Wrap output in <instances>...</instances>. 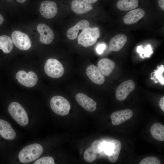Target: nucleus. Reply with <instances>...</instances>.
Listing matches in <instances>:
<instances>
[{"label": "nucleus", "mask_w": 164, "mask_h": 164, "mask_svg": "<svg viewBox=\"0 0 164 164\" xmlns=\"http://www.w3.org/2000/svg\"><path fill=\"white\" fill-rule=\"evenodd\" d=\"M164 66L162 65L158 68L157 70L154 72V76L155 77L158 79L161 83L164 85V79L163 75L164 73Z\"/></svg>", "instance_id": "obj_26"}, {"label": "nucleus", "mask_w": 164, "mask_h": 164, "mask_svg": "<svg viewBox=\"0 0 164 164\" xmlns=\"http://www.w3.org/2000/svg\"><path fill=\"white\" fill-rule=\"evenodd\" d=\"M138 5V0H119L116 6L121 11H129L136 8Z\"/></svg>", "instance_id": "obj_23"}, {"label": "nucleus", "mask_w": 164, "mask_h": 164, "mask_svg": "<svg viewBox=\"0 0 164 164\" xmlns=\"http://www.w3.org/2000/svg\"><path fill=\"white\" fill-rule=\"evenodd\" d=\"M72 10L78 14H84L92 9V5L81 0H73L71 3Z\"/></svg>", "instance_id": "obj_20"}, {"label": "nucleus", "mask_w": 164, "mask_h": 164, "mask_svg": "<svg viewBox=\"0 0 164 164\" xmlns=\"http://www.w3.org/2000/svg\"><path fill=\"white\" fill-rule=\"evenodd\" d=\"M100 36V32L97 27H87L83 29L77 38L78 44L85 47L93 45Z\"/></svg>", "instance_id": "obj_2"}, {"label": "nucleus", "mask_w": 164, "mask_h": 164, "mask_svg": "<svg viewBox=\"0 0 164 164\" xmlns=\"http://www.w3.org/2000/svg\"><path fill=\"white\" fill-rule=\"evenodd\" d=\"M127 41L126 36L119 34L111 38L109 43V46L112 51L115 52L120 50L124 46Z\"/></svg>", "instance_id": "obj_17"}, {"label": "nucleus", "mask_w": 164, "mask_h": 164, "mask_svg": "<svg viewBox=\"0 0 164 164\" xmlns=\"http://www.w3.org/2000/svg\"><path fill=\"white\" fill-rule=\"evenodd\" d=\"M89 22L86 20H83L78 22L74 26L68 30L67 33V38L70 40H73L77 36L79 30H83L89 26Z\"/></svg>", "instance_id": "obj_21"}, {"label": "nucleus", "mask_w": 164, "mask_h": 164, "mask_svg": "<svg viewBox=\"0 0 164 164\" xmlns=\"http://www.w3.org/2000/svg\"><path fill=\"white\" fill-rule=\"evenodd\" d=\"M13 43L19 49L22 50H29L31 46V42L29 36L21 31L15 30L12 34Z\"/></svg>", "instance_id": "obj_7"}, {"label": "nucleus", "mask_w": 164, "mask_h": 164, "mask_svg": "<svg viewBox=\"0 0 164 164\" xmlns=\"http://www.w3.org/2000/svg\"><path fill=\"white\" fill-rule=\"evenodd\" d=\"M8 111L13 118L20 125L24 126L28 124L27 114L22 106L18 103H11L8 107Z\"/></svg>", "instance_id": "obj_3"}, {"label": "nucleus", "mask_w": 164, "mask_h": 164, "mask_svg": "<svg viewBox=\"0 0 164 164\" xmlns=\"http://www.w3.org/2000/svg\"><path fill=\"white\" fill-rule=\"evenodd\" d=\"M44 70L48 76L55 78L61 77L64 73V68L62 63L54 58L47 60L44 65Z\"/></svg>", "instance_id": "obj_5"}, {"label": "nucleus", "mask_w": 164, "mask_h": 164, "mask_svg": "<svg viewBox=\"0 0 164 164\" xmlns=\"http://www.w3.org/2000/svg\"><path fill=\"white\" fill-rule=\"evenodd\" d=\"M121 147V142L115 139L110 140L109 142L102 143L103 151L108 155L109 160L113 163L118 160Z\"/></svg>", "instance_id": "obj_6"}, {"label": "nucleus", "mask_w": 164, "mask_h": 164, "mask_svg": "<svg viewBox=\"0 0 164 164\" xmlns=\"http://www.w3.org/2000/svg\"><path fill=\"white\" fill-rule=\"evenodd\" d=\"M97 67L105 76H109L112 72L115 67V63L108 58H103L100 60L97 64Z\"/></svg>", "instance_id": "obj_19"}, {"label": "nucleus", "mask_w": 164, "mask_h": 164, "mask_svg": "<svg viewBox=\"0 0 164 164\" xmlns=\"http://www.w3.org/2000/svg\"><path fill=\"white\" fill-rule=\"evenodd\" d=\"M16 78L21 84L29 87L34 86L37 83L38 80L37 76L34 72L29 71L27 73L23 70L17 72Z\"/></svg>", "instance_id": "obj_9"}, {"label": "nucleus", "mask_w": 164, "mask_h": 164, "mask_svg": "<svg viewBox=\"0 0 164 164\" xmlns=\"http://www.w3.org/2000/svg\"><path fill=\"white\" fill-rule=\"evenodd\" d=\"M3 16L0 14V25L3 22Z\"/></svg>", "instance_id": "obj_33"}, {"label": "nucleus", "mask_w": 164, "mask_h": 164, "mask_svg": "<svg viewBox=\"0 0 164 164\" xmlns=\"http://www.w3.org/2000/svg\"><path fill=\"white\" fill-rule=\"evenodd\" d=\"M9 0V1H10V0Z\"/></svg>", "instance_id": "obj_35"}, {"label": "nucleus", "mask_w": 164, "mask_h": 164, "mask_svg": "<svg viewBox=\"0 0 164 164\" xmlns=\"http://www.w3.org/2000/svg\"><path fill=\"white\" fill-rule=\"evenodd\" d=\"M135 87L134 82L131 80H127L121 84L116 91V97L119 101L125 100Z\"/></svg>", "instance_id": "obj_10"}, {"label": "nucleus", "mask_w": 164, "mask_h": 164, "mask_svg": "<svg viewBox=\"0 0 164 164\" xmlns=\"http://www.w3.org/2000/svg\"><path fill=\"white\" fill-rule=\"evenodd\" d=\"M88 4H93L96 2L97 0H81Z\"/></svg>", "instance_id": "obj_32"}, {"label": "nucleus", "mask_w": 164, "mask_h": 164, "mask_svg": "<svg viewBox=\"0 0 164 164\" xmlns=\"http://www.w3.org/2000/svg\"><path fill=\"white\" fill-rule=\"evenodd\" d=\"M137 51L140 53L141 56H142V53L145 51L144 54L146 57H148L152 52L150 45H147L145 50L143 49L141 46H138L137 48Z\"/></svg>", "instance_id": "obj_28"}, {"label": "nucleus", "mask_w": 164, "mask_h": 164, "mask_svg": "<svg viewBox=\"0 0 164 164\" xmlns=\"http://www.w3.org/2000/svg\"><path fill=\"white\" fill-rule=\"evenodd\" d=\"M50 104L52 111L56 114L61 116L67 115L70 109V105L68 101L60 96L53 97Z\"/></svg>", "instance_id": "obj_4"}, {"label": "nucleus", "mask_w": 164, "mask_h": 164, "mask_svg": "<svg viewBox=\"0 0 164 164\" xmlns=\"http://www.w3.org/2000/svg\"><path fill=\"white\" fill-rule=\"evenodd\" d=\"M145 12L141 8L137 9L127 13L123 18L124 23L131 25L137 22L145 15Z\"/></svg>", "instance_id": "obj_16"}, {"label": "nucleus", "mask_w": 164, "mask_h": 164, "mask_svg": "<svg viewBox=\"0 0 164 164\" xmlns=\"http://www.w3.org/2000/svg\"><path fill=\"white\" fill-rule=\"evenodd\" d=\"M13 47V42L9 36L5 35L0 36V49L4 53H10Z\"/></svg>", "instance_id": "obj_24"}, {"label": "nucleus", "mask_w": 164, "mask_h": 164, "mask_svg": "<svg viewBox=\"0 0 164 164\" xmlns=\"http://www.w3.org/2000/svg\"><path fill=\"white\" fill-rule=\"evenodd\" d=\"M18 2L20 3H23L25 2L26 0H16Z\"/></svg>", "instance_id": "obj_34"}, {"label": "nucleus", "mask_w": 164, "mask_h": 164, "mask_svg": "<svg viewBox=\"0 0 164 164\" xmlns=\"http://www.w3.org/2000/svg\"><path fill=\"white\" fill-rule=\"evenodd\" d=\"M75 99L78 104L86 111L93 112L96 110V102L86 94L78 93L76 94Z\"/></svg>", "instance_id": "obj_12"}, {"label": "nucleus", "mask_w": 164, "mask_h": 164, "mask_svg": "<svg viewBox=\"0 0 164 164\" xmlns=\"http://www.w3.org/2000/svg\"><path fill=\"white\" fill-rule=\"evenodd\" d=\"M43 148L38 143L31 144L24 147L19 152L18 158L20 162L27 163L35 160L42 154Z\"/></svg>", "instance_id": "obj_1"}, {"label": "nucleus", "mask_w": 164, "mask_h": 164, "mask_svg": "<svg viewBox=\"0 0 164 164\" xmlns=\"http://www.w3.org/2000/svg\"><path fill=\"white\" fill-rule=\"evenodd\" d=\"M159 105L163 111H164V97H162L159 102Z\"/></svg>", "instance_id": "obj_30"}, {"label": "nucleus", "mask_w": 164, "mask_h": 164, "mask_svg": "<svg viewBox=\"0 0 164 164\" xmlns=\"http://www.w3.org/2000/svg\"><path fill=\"white\" fill-rule=\"evenodd\" d=\"M150 133L152 136L159 141L164 140V126L159 123L153 124L151 128Z\"/></svg>", "instance_id": "obj_22"}, {"label": "nucleus", "mask_w": 164, "mask_h": 164, "mask_svg": "<svg viewBox=\"0 0 164 164\" xmlns=\"http://www.w3.org/2000/svg\"><path fill=\"white\" fill-rule=\"evenodd\" d=\"M139 164H160L161 162L159 159L154 156H149L143 159Z\"/></svg>", "instance_id": "obj_25"}, {"label": "nucleus", "mask_w": 164, "mask_h": 164, "mask_svg": "<svg viewBox=\"0 0 164 164\" xmlns=\"http://www.w3.org/2000/svg\"><path fill=\"white\" fill-rule=\"evenodd\" d=\"M103 151L102 142L99 140H95L84 152V159L88 162H92L97 158L101 157Z\"/></svg>", "instance_id": "obj_8"}, {"label": "nucleus", "mask_w": 164, "mask_h": 164, "mask_svg": "<svg viewBox=\"0 0 164 164\" xmlns=\"http://www.w3.org/2000/svg\"><path fill=\"white\" fill-rule=\"evenodd\" d=\"M37 29L40 34L39 39L42 43L49 44L52 42L54 34L52 29L48 26L40 23L37 26Z\"/></svg>", "instance_id": "obj_13"}, {"label": "nucleus", "mask_w": 164, "mask_h": 164, "mask_svg": "<svg viewBox=\"0 0 164 164\" xmlns=\"http://www.w3.org/2000/svg\"><path fill=\"white\" fill-rule=\"evenodd\" d=\"M86 73L91 81L96 84L101 85L105 81L104 75L94 65H90L87 67Z\"/></svg>", "instance_id": "obj_14"}, {"label": "nucleus", "mask_w": 164, "mask_h": 164, "mask_svg": "<svg viewBox=\"0 0 164 164\" xmlns=\"http://www.w3.org/2000/svg\"><path fill=\"white\" fill-rule=\"evenodd\" d=\"M34 164H54L53 159L50 156H45L36 160Z\"/></svg>", "instance_id": "obj_27"}, {"label": "nucleus", "mask_w": 164, "mask_h": 164, "mask_svg": "<svg viewBox=\"0 0 164 164\" xmlns=\"http://www.w3.org/2000/svg\"><path fill=\"white\" fill-rule=\"evenodd\" d=\"M106 47L105 45L104 44L98 45L96 48V51L99 54H101L104 51Z\"/></svg>", "instance_id": "obj_29"}, {"label": "nucleus", "mask_w": 164, "mask_h": 164, "mask_svg": "<svg viewBox=\"0 0 164 164\" xmlns=\"http://www.w3.org/2000/svg\"><path fill=\"white\" fill-rule=\"evenodd\" d=\"M0 135L7 140H13L15 137L16 133L10 124L7 121L0 119Z\"/></svg>", "instance_id": "obj_18"}, {"label": "nucleus", "mask_w": 164, "mask_h": 164, "mask_svg": "<svg viewBox=\"0 0 164 164\" xmlns=\"http://www.w3.org/2000/svg\"><path fill=\"white\" fill-rule=\"evenodd\" d=\"M164 0H158V5L160 9L164 10Z\"/></svg>", "instance_id": "obj_31"}, {"label": "nucleus", "mask_w": 164, "mask_h": 164, "mask_svg": "<svg viewBox=\"0 0 164 164\" xmlns=\"http://www.w3.org/2000/svg\"><path fill=\"white\" fill-rule=\"evenodd\" d=\"M132 111L129 109H124L113 112L111 115L112 124L119 125L130 119L133 116Z\"/></svg>", "instance_id": "obj_15"}, {"label": "nucleus", "mask_w": 164, "mask_h": 164, "mask_svg": "<svg viewBox=\"0 0 164 164\" xmlns=\"http://www.w3.org/2000/svg\"><path fill=\"white\" fill-rule=\"evenodd\" d=\"M39 12L46 19L52 18L54 17L57 13V5L53 1H44L41 4Z\"/></svg>", "instance_id": "obj_11"}]
</instances>
